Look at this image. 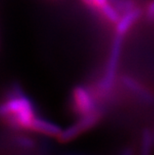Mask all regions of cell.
<instances>
[{
	"label": "cell",
	"instance_id": "1",
	"mask_svg": "<svg viewBox=\"0 0 154 155\" xmlns=\"http://www.w3.org/2000/svg\"><path fill=\"white\" fill-rule=\"evenodd\" d=\"M102 118V113L99 110H94L89 114L80 116L79 119L70 126L62 129L61 133L58 135L57 139L61 143H67L74 140L79 135L86 132L92 127H94L100 119Z\"/></svg>",
	"mask_w": 154,
	"mask_h": 155
},
{
	"label": "cell",
	"instance_id": "2",
	"mask_svg": "<svg viewBox=\"0 0 154 155\" xmlns=\"http://www.w3.org/2000/svg\"><path fill=\"white\" fill-rule=\"evenodd\" d=\"M72 106L79 117L96 110L92 93L83 86L75 87L72 91Z\"/></svg>",
	"mask_w": 154,
	"mask_h": 155
},
{
	"label": "cell",
	"instance_id": "3",
	"mask_svg": "<svg viewBox=\"0 0 154 155\" xmlns=\"http://www.w3.org/2000/svg\"><path fill=\"white\" fill-rule=\"evenodd\" d=\"M29 131L36 132L42 135H46L49 137H58V135L61 133L62 128L58 124L54 123L52 121L46 119H42L36 116L34 120L32 121Z\"/></svg>",
	"mask_w": 154,
	"mask_h": 155
},
{
	"label": "cell",
	"instance_id": "4",
	"mask_svg": "<svg viewBox=\"0 0 154 155\" xmlns=\"http://www.w3.org/2000/svg\"><path fill=\"white\" fill-rule=\"evenodd\" d=\"M153 144H154V139H153L152 131L148 129V128H145L142 131V135H141L140 155H150Z\"/></svg>",
	"mask_w": 154,
	"mask_h": 155
},
{
	"label": "cell",
	"instance_id": "5",
	"mask_svg": "<svg viewBox=\"0 0 154 155\" xmlns=\"http://www.w3.org/2000/svg\"><path fill=\"white\" fill-rule=\"evenodd\" d=\"M17 144L19 145L20 147H23V148H31L33 147V140H31L30 138H27V137H18L17 139Z\"/></svg>",
	"mask_w": 154,
	"mask_h": 155
},
{
	"label": "cell",
	"instance_id": "6",
	"mask_svg": "<svg viewBox=\"0 0 154 155\" xmlns=\"http://www.w3.org/2000/svg\"><path fill=\"white\" fill-rule=\"evenodd\" d=\"M120 155H132V151H131V149H129V148H126Z\"/></svg>",
	"mask_w": 154,
	"mask_h": 155
},
{
	"label": "cell",
	"instance_id": "7",
	"mask_svg": "<svg viewBox=\"0 0 154 155\" xmlns=\"http://www.w3.org/2000/svg\"><path fill=\"white\" fill-rule=\"evenodd\" d=\"M152 133H153V139H154V130L152 131Z\"/></svg>",
	"mask_w": 154,
	"mask_h": 155
}]
</instances>
